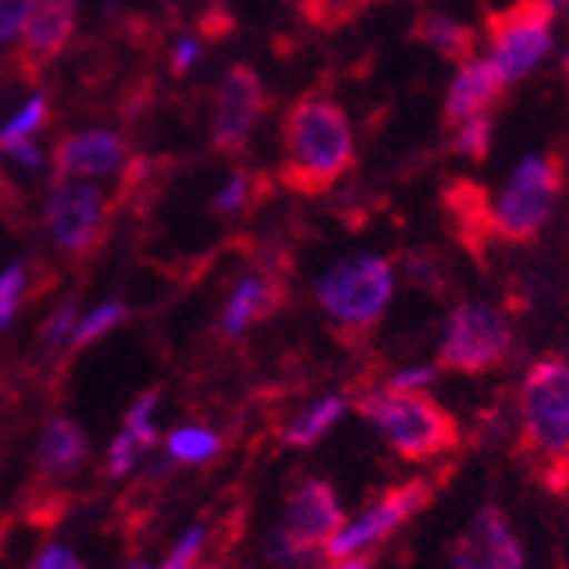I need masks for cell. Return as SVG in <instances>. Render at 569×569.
I'll return each mask as SVG.
<instances>
[{"instance_id":"cell-42","label":"cell","mask_w":569,"mask_h":569,"mask_svg":"<svg viewBox=\"0 0 569 569\" xmlns=\"http://www.w3.org/2000/svg\"><path fill=\"white\" fill-rule=\"evenodd\" d=\"M552 4H556V8H562V11L569 14V0H552Z\"/></svg>"},{"instance_id":"cell-35","label":"cell","mask_w":569,"mask_h":569,"mask_svg":"<svg viewBox=\"0 0 569 569\" xmlns=\"http://www.w3.org/2000/svg\"><path fill=\"white\" fill-rule=\"evenodd\" d=\"M140 457V443L123 430L110 447V475H127Z\"/></svg>"},{"instance_id":"cell-36","label":"cell","mask_w":569,"mask_h":569,"mask_svg":"<svg viewBox=\"0 0 569 569\" xmlns=\"http://www.w3.org/2000/svg\"><path fill=\"white\" fill-rule=\"evenodd\" d=\"M0 153H4V158H11V161H18L28 171H38L41 168V150L34 143V137H21V140L0 143Z\"/></svg>"},{"instance_id":"cell-27","label":"cell","mask_w":569,"mask_h":569,"mask_svg":"<svg viewBox=\"0 0 569 569\" xmlns=\"http://www.w3.org/2000/svg\"><path fill=\"white\" fill-rule=\"evenodd\" d=\"M130 318V310H127V303H120V300H110V303H102V307H96L92 315L76 328V335H72V348L79 351V348H86V345H92V341H99L102 335H110L117 325H123Z\"/></svg>"},{"instance_id":"cell-8","label":"cell","mask_w":569,"mask_h":569,"mask_svg":"<svg viewBox=\"0 0 569 569\" xmlns=\"http://www.w3.org/2000/svg\"><path fill=\"white\" fill-rule=\"evenodd\" d=\"M515 335L495 307L460 303L447 318L437 369L457 376H491L508 366Z\"/></svg>"},{"instance_id":"cell-6","label":"cell","mask_w":569,"mask_h":569,"mask_svg":"<svg viewBox=\"0 0 569 569\" xmlns=\"http://www.w3.org/2000/svg\"><path fill=\"white\" fill-rule=\"evenodd\" d=\"M392 297V267L382 256H358L345 260L318 283V303L335 318L341 335L355 341L369 338Z\"/></svg>"},{"instance_id":"cell-30","label":"cell","mask_w":569,"mask_h":569,"mask_svg":"<svg viewBox=\"0 0 569 569\" xmlns=\"http://www.w3.org/2000/svg\"><path fill=\"white\" fill-rule=\"evenodd\" d=\"M153 406H158V392H147L143 399H137V406L127 417V433L140 447H150L153 440H158V430H153Z\"/></svg>"},{"instance_id":"cell-32","label":"cell","mask_w":569,"mask_h":569,"mask_svg":"<svg viewBox=\"0 0 569 569\" xmlns=\"http://www.w3.org/2000/svg\"><path fill=\"white\" fill-rule=\"evenodd\" d=\"M34 0H0V44H8L21 34Z\"/></svg>"},{"instance_id":"cell-17","label":"cell","mask_w":569,"mask_h":569,"mask_svg":"<svg viewBox=\"0 0 569 569\" xmlns=\"http://www.w3.org/2000/svg\"><path fill=\"white\" fill-rule=\"evenodd\" d=\"M505 92H508V82L495 69V62L471 59L468 66H460L457 79L450 82L447 107H443V127H460L463 120L491 113L505 99Z\"/></svg>"},{"instance_id":"cell-44","label":"cell","mask_w":569,"mask_h":569,"mask_svg":"<svg viewBox=\"0 0 569 569\" xmlns=\"http://www.w3.org/2000/svg\"><path fill=\"white\" fill-rule=\"evenodd\" d=\"M566 79H569V59H566Z\"/></svg>"},{"instance_id":"cell-28","label":"cell","mask_w":569,"mask_h":569,"mask_svg":"<svg viewBox=\"0 0 569 569\" xmlns=\"http://www.w3.org/2000/svg\"><path fill=\"white\" fill-rule=\"evenodd\" d=\"M171 457L178 460H188V463H198V460H209L219 453V437L209 433V430H198V427H188V430H178L168 443Z\"/></svg>"},{"instance_id":"cell-4","label":"cell","mask_w":569,"mask_h":569,"mask_svg":"<svg viewBox=\"0 0 569 569\" xmlns=\"http://www.w3.org/2000/svg\"><path fill=\"white\" fill-rule=\"evenodd\" d=\"M566 188V158L559 150L536 153L515 168L508 188L491 209V239L505 246H532L549 216L552 201Z\"/></svg>"},{"instance_id":"cell-43","label":"cell","mask_w":569,"mask_h":569,"mask_svg":"<svg viewBox=\"0 0 569 569\" xmlns=\"http://www.w3.org/2000/svg\"><path fill=\"white\" fill-rule=\"evenodd\" d=\"M127 569H150L147 562H133V566H127Z\"/></svg>"},{"instance_id":"cell-7","label":"cell","mask_w":569,"mask_h":569,"mask_svg":"<svg viewBox=\"0 0 569 569\" xmlns=\"http://www.w3.org/2000/svg\"><path fill=\"white\" fill-rule=\"evenodd\" d=\"M552 0H511L508 8L485 14V31L491 44V62L511 86L526 79L552 44Z\"/></svg>"},{"instance_id":"cell-40","label":"cell","mask_w":569,"mask_h":569,"mask_svg":"<svg viewBox=\"0 0 569 569\" xmlns=\"http://www.w3.org/2000/svg\"><path fill=\"white\" fill-rule=\"evenodd\" d=\"M379 562V552H351V556H341L331 569H372Z\"/></svg>"},{"instance_id":"cell-14","label":"cell","mask_w":569,"mask_h":569,"mask_svg":"<svg viewBox=\"0 0 569 569\" xmlns=\"http://www.w3.org/2000/svg\"><path fill=\"white\" fill-rule=\"evenodd\" d=\"M345 529V511L335 498V488L328 481L307 478L303 485H297L287 498V526H283V539L297 549H318L325 552V546Z\"/></svg>"},{"instance_id":"cell-19","label":"cell","mask_w":569,"mask_h":569,"mask_svg":"<svg viewBox=\"0 0 569 569\" xmlns=\"http://www.w3.org/2000/svg\"><path fill=\"white\" fill-rule=\"evenodd\" d=\"M270 191H273V174L252 171V168H236L232 178H229V184L212 198L209 212L216 219H242V216H252L270 198Z\"/></svg>"},{"instance_id":"cell-26","label":"cell","mask_w":569,"mask_h":569,"mask_svg":"<svg viewBox=\"0 0 569 569\" xmlns=\"http://www.w3.org/2000/svg\"><path fill=\"white\" fill-rule=\"evenodd\" d=\"M491 113H481V117H471V120H463L457 137L450 140V150L460 153V158H471V161H488V153H491Z\"/></svg>"},{"instance_id":"cell-3","label":"cell","mask_w":569,"mask_h":569,"mask_svg":"<svg viewBox=\"0 0 569 569\" xmlns=\"http://www.w3.org/2000/svg\"><path fill=\"white\" fill-rule=\"evenodd\" d=\"M355 406L361 417H369L389 437L392 450L409 463L437 460L460 447L457 417L427 392L382 389V392L358 396Z\"/></svg>"},{"instance_id":"cell-10","label":"cell","mask_w":569,"mask_h":569,"mask_svg":"<svg viewBox=\"0 0 569 569\" xmlns=\"http://www.w3.org/2000/svg\"><path fill=\"white\" fill-rule=\"evenodd\" d=\"M79 28V0H34V8L21 28L11 72L21 82H41L72 44Z\"/></svg>"},{"instance_id":"cell-11","label":"cell","mask_w":569,"mask_h":569,"mask_svg":"<svg viewBox=\"0 0 569 569\" xmlns=\"http://www.w3.org/2000/svg\"><path fill=\"white\" fill-rule=\"evenodd\" d=\"M433 498H437V478H417V481H406V485L389 488L366 515H361L355 526L341 529L325 546V556L328 559H341V556H351L358 549L389 539L406 519H412L417 511H423Z\"/></svg>"},{"instance_id":"cell-12","label":"cell","mask_w":569,"mask_h":569,"mask_svg":"<svg viewBox=\"0 0 569 569\" xmlns=\"http://www.w3.org/2000/svg\"><path fill=\"white\" fill-rule=\"evenodd\" d=\"M137 158L120 130H82L51 143V181L72 178H123Z\"/></svg>"},{"instance_id":"cell-5","label":"cell","mask_w":569,"mask_h":569,"mask_svg":"<svg viewBox=\"0 0 569 569\" xmlns=\"http://www.w3.org/2000/svg\"><path fill=\"white\" fill-rule=\"evenodd\" d=\"M120 204H123L120 198L102 194V188L82 181L56 184L44 209V229L69 260V267L82 270L102 252V246H107L113 232V216Z\"/></svg>"},{"instance_id":"cell-25","label":"cell","mask_w":569,"mask_h":569,"mask_svg":"<svg viewBox=\"0 0 569 569\" xmlns=\"http://www.w3.org/2000/svg\"><path fill=\"white\" fill-rule=\"evenodd\" d=\"M28 273L31 263H11L4 273H0V331H8L18 318L21 303L28 300Z\"/></svg>"},{"instance_id":"cell-31","label":"cell","mask_w":569,"mask_h":569,"mask_svg":"<svg viewBox=\"0 0 569 569\" xmlns=\"http://www.w3.org/2000/svg\"><path fill=\"white\" fill-rule=\"evenodd\" d=\"M0 219L11 229H21V219H28V198L8 171H0Z\"/></svg>"},{"instance_id":"cell-21","label":"cell","mask_w":569,"mask_h":569,"mask_svg":"<svg viewBox=\"0 0 569 569\" xmlns=\"http://www.w3.org/2000/svg\"><path fill=\"white\" fill-rule=\"evenodd\" d=\"M389 4V0H300V18L310 28H321V31H338L348 28L361 11Z\"/></svg>"},{"instance_id":"cell-39","label":"cell","mask_w":569,"mask_h":569,"mask_svg":"<svg viewBox=\"0 0 569 569\" xmlns=\"http://www.w3.org/2000/svg\"><path fill=\"white\" fill-rule=\"evenodd\" d=\"M433 376H437V369H430V366L412 369V372H399V376H392L389 389H392V392H409V389H420V386L433 382Z\"/></svg>"},{"instance_id":"cell-38","label":"cell","mask_w":569,"mask_h":569,"mask_svg":"<svg viewBox=\"0 0 569 569\" xmlns=\"http://www.w3.org/2000/svg\"><path fill=\"white\" fill-rule=\"evenodd\" d=\"M31 569H86V566H82L79 556H72L69 549H62V546H48V549L34 559Z\"/></svg>"},{"instance_id":"cell-41","label":"cell","mask_w":569,"mask_h":569,"mask_svg":"<svg viewBox=\"0 0 569 569\" xmlns=\"http://www.w3.org/2000/svg\"><path fill=\"white\" fill-rule=\"evenodd\" d=\"M188 569H219V566L216 562H191Z\"/></svg>"},{"instance_id":"cell-9","label":"cell","mask_w":569,"mask_h":569,"mask_svg":"<svg viewBox=\"0 0 569 569\" xmlns=\"http://www.w3.org/2000/svg\"><path fill=\"white\" fill-rule=\"evenodd\" d=\"M273 92L263 76L246 62H232L222 76L212 110V147L226 158H242L252 130L273 110Z\"/></svg>"},{"instance_id":"cell-23","label":"cell","mask_w":569,"mask_h":569,"mask_svg":"<svg viewBox=\"0 0 569 569\" xmlns=\"http://www.w3.org/2000/svg\"><path fill=\"white\" fill-rule=\"evenodd\" d=\"M402 260V270L409 277V283L430 293V297H440L447 290V273L440 267V260L430 252V249H412V252H402L399 256Z\"/></svg>"},{"instance_id":"cell-1","label":"cell","mask_w":569,"mask_h":569,"mask_svg":"<svg viewBox=\"0 0 569 569\" xmlns=\"http://www.w3.org/2000/svg\"><path fill=\"white\" fill-rule=\"evenodd\" d=\"M358 164L355 130L341 102L303 92L280 120V168L273 181L297 198H321Z\"/></svg>"},{"instance_id":"cell-33","label":"cell","mask_w":569,"mask_h":569,"mask_svg":"<svg viewBox=\"0 0 569 569\" xmlns=\"http://www.w3.org/2000/svg\"><path fill=\"white\" fill-rule=\"evenodd\" d=\"M72 325H76V300H66L56 315H51L48 321H44V328H41V341L44 345H59V341H66V335L72 331Z\"/></svg>"},{"instance_id":"cell-22","label":"cell","mask_w":569,"mask_h":569,"mask_svg":"<svg viewBox=\"0 0 569 569\" xmlns=\"http://www.w3.org/2000/svg\"><path fill=\"white\" fill-rule=\"evenodd\" d=\"M345 412V399H338V396H331V399H321L318 406H310V409H303V417L287 430V443L290 447H310V443H318L335 423H338V417Z\"/></svg>"},{"instance_id":"cell-37","label":"cell","mask_w":569,"mask_h":569,"mask_svg":"<svg viewBox=\"0 0 569 569\" xmlns=\"http://www.w3.org/2000/svg\"><path fill=\"white\" fill-rule=\"evenodd\" d=\"M201 542H204V532L201 529H191L178 546H174V552H171V559L161 566V569H188L194 559H198V552H201Z\"/></svg>"},{"instance_id":"cell-2","label":"cell","mask_w":569,"mask_h":569,"mask_svg":"<svg viewBox=\"0 0 569 569\" xmlns=\"http://www.w3.org/2000/svg\"><path fill=\"white\" fill-rule=\"evenodd\" d=\"M519 409V457L549 495H569V361L539 358L522 382Z\"/></svg>"},{"instance_id":"cell-29","label":"cell","mask_w":569,"mask_h":569,"mask_svg":"<svg viewBox=\"0 0 569 569\" xmlns=\"http://www.w3.org/2000/svg\"><path fill=\"white\" fill-rule=\"evenodd\" d=\"M194 28H198V38H204V41H222L236 31V18L222 0H209V4L198 11Z\"/></svg>"},{"instance_id":"cell-13","label":"cell","mask_w":569,"mask_h":569,"mask_svg":"<svg viewBox=\"0 0 569 569\" xmlns=\"http://www.w3.org/2000/svg\"><path fill=\"white\" fill-rule=\"evenodd\" d=\"M287 280H290V263H280V249H277L273 256H267V263L260 270L246 273L236 283L222 318H219L222 338H239L252 325L273 318L287 303Z\"/></svg>"},{"instance_id":"cell-16","label":"cell","mask_w":569,"mask_h":569,"mask_svg":"<svg viewBox=\"0 0 569 569\" xmlns=\"http://www.w3.org/2000/svg\"><path fill=\"white\" fill-rule=\"evenodd\" d=\"M457 569H522V546L505 526V515L488 505L475 519V526L460 536L453 549Z\"/></svg>"},{"instance_id":"cell-15","label":"cell","mask_w":569,"mask_h":569,"mask_svg":"<svg viewBox=\"0 0 569 569\" xmlns=\"http://www.w3.org/2000/svg\"><path fill=\"white\" fill-rule=\"evenodd\" d=\"M443 216L450 222L453 239L468 249L478 263H485V249L495 242L491 239V209L495 198L481 181L471 178H450L440 191Z\"/></svg>"},{"instance_id":"cell-18","label":"cell","mask_w":569,"mask_h":569,"mask_svg":"<svg viewBox=\"0 0 569 569\" xmlns=\"http://www.w3.org/2000/svg\"><path fill=\"white\" fill-rule=\"evenodd\" d=\"M409 38L427 44V48H433V51H440L447 62H457V66H468L478 56V34H475V28L457 21V18H447L440 11H423L417 21H412Z\"/></svg>"},{"instance_id":"cell-24","label":"cell","mask_w":569,"mask_h":569,"mask_svg":"<svg viewBox=\"0 0 569 569\" xmlns=\"http://www.w3.org/2000/svg\"><path fill=\"white\" fill-rule=\"evenodd\" d=\"M48 127H51V99L44 92H38L24 102L18 117H11L4 127H0V143L21 140V137H38Z\"/></svg>"},{"instance_id":"cell-34","label":"cell","mask_w":569,"mask_h":569,"mask_svg":"<svg viewBox=\"0 0 569 569\" xmlns=\"http://www.w3.org/2000/svg\"><path fill=\"white\" fill-rule=\"evenodd\" d=\"M198 59H201V41H198V38H181V41L174 44V51H171L168 69H171L174 79H184V76L198 66Z\"/></svg>"},{"instance_id":"cell-20","label":"cell","mask_w":569,"mask_h":569,"mask_svg":"<svg viewBox=\"0 0 569 569\" xmlns=\"http://www.w3.org/2000/svg\"><path fill=\"white\" fill-rule=\"evenodd\" d=\"M89 447H86V437L82 430L72 423V420H51L44 427V437L38 443V463H41V471L51 475V478H59V475H69L76 471L79 463L86 460Z\"/></svg>"}]
</instances>
